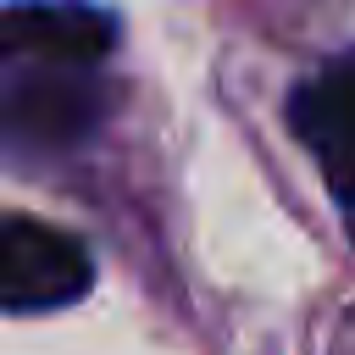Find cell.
I'll list each match as a JSON object with an SVG mask.
<instances>
[{
	"instance_id": "cell-3",
	"label": "cell",
	"mask_w": 355,
	"mask_h": 355,
	"mask_svg": "<svg viewBox=\"0 0 355 355\" xmlns=\"http://www.w3.org/2000/svg\"><path fill=\"white\" fill-rule=\"evenodd\" d=\"M294 139L316 155L327 189L355 205V50L311 72L288 100Z\"/></svg>"
},
{
	"instance_id": "cell-4",
	"label": "cell",
	"mask_w": 355,
	"mask_h": 355,
	"mask_svg": "<svg viewBox=\"0 0 355 355\" xmlns=\"http://www.w3.org/2000/svg\"><path fill=\"white\" fill-rule=\"evenodd\" d=\"M111 111V83H94L89 72H50L28 67L6 89V122L33 144H72Z\"/></svg>"
},
{
	"instance_id": "cell-1",
	"label": "cell",
	"mask_w": 355,
	"mask_h": 355,
	"mask_svg": "<svg viewBox=\"0 0 355 355\" xmlns=\"http://www.w3.org/2000/svg\"><path fill=\"white\" fill-rule=\"evenodd\" d=\"M89 283L94 266L72 233L39 216H0V311H61Z\"/></svg>"
},
{
	"instance_id": "cell-2",
	"label": "cell",
	"mask_w": 355,
	"mask_h": 355,
	"mask_svg": "<svg viewBox=\"0 0 355 355\" xmlns=\"http://www.w3.org/2000/svg\"><path fill=\"white\" fill-rule=\"evenodd\" d=\"M116 44L111 11L89 0H17L0 6V67L89 72Z\"/></svg>"
}]
</instances>
